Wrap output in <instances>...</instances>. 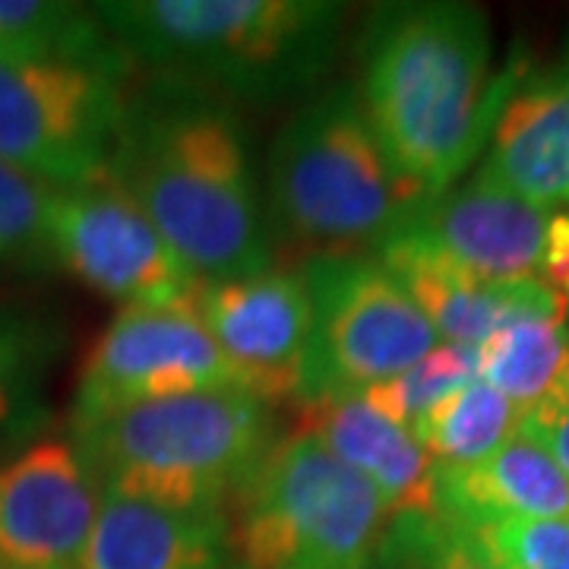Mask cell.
<instances>
[{"label":"cell","mask_w":569,"mask_h":569,"mask_svg":"<svg viewBox=\"0 0 569 569\" xmlns=\"http://www.w3.org/2000/svg\"><path fill=\"white\" fill-rule=\"evenodd\" d=\"M61 346V329L48 317L0 307V443L36 421L44 377Z\"/></svg>","instance_id":"cell-21"},{"label":"cell","mask_w":569,"mask_h":569,"mask_svg":"<svg viewBox=\"0 0 569 569\" xmlns=\"http://www.w3.org/2000/svg\"><path fill=\"white\" fill-rule=\"evenodd\" d=\"M190 305L244 392L269 408L298 402L310 339V301L298 269L272 266L244 279L200 282Z\"/></svg>","instance_id":"cell-11"},{"label":"cell","mask_w":569,"mask_h":569,"mask_svg":"<svg viewBox=\"0 0 569 569\" xmlns=\"http://www.w3.org/2000/svg\"><path fill=\"white\" fill-rule=\"evenodd\" d=\"M130 61L92 54L0 58V162L54 190L111 174Z\"/></svg>","instance_id":"cell-7"},{"label":"cell","mask_w":569,"mask_h":569,"mask_svg":"<svg viewBox=\"0 0 569 569\" xmlns=\"http://www.w3.org/2000/svg\"><path fill=\"white\" fill-rule=\"evenodd\" d=\"M437 503L462 529L509 519H560L569 516V478L548 449L516 430L481 462L437 468Z\"/></svg>","instance_id":"cell-18"},{"label":"cell","mask_w":569,"mask_h":569,"mask_svg":"<svg viewBox=\"0 0 569 569\" xmlns=\"http://www.w3.org/2000/svg\"><path fill=\"white\" fill-rule=\"evenodd\" d=\"M567 323H569V301H567Z\"/></svg>","instance_id":"cell-29"},{"label":"cell","mask_w":569,"mask_h":569,"mask_svg":"<svg viewBox=\"0 0 569 569\" xmlns=\"http://www.w3.org/2000/svg\"><path fill=\"white\" fill-rule=\"evenodd\" d=\"M481 171L545 209L569 203V39L563 51L519 77L500 108Z\"/></svg>","instance_id":"cell-15"},{"label":"cell","mask_w":569,"mask_h":569,"mask_svg":"<svg viewBox=\"0 0 569 569\" xmlns=\"http://www.w3.org/2000/svg\"><path fill=\"white\" fill-rule=\"evenodd\" d=\"M70 443L99 490L228 516L276 443V421L244 389H206L114 411L70 430Z\"/></svg>","instance_id":"cell-4"},{"label":"cell","mask_w":569,"mask_h":569,"mask_svg":"<svg viewBox=\"0 0 569 569\" xmlns=\"http://www.w3.org/2000/svg\"><path fill=\"white\" fill-rule=\"evenodd\" d=\"M54 187L0 162V266L44 260V228Z\"/></svg>","instance_id":"cell-25"},{"label":"cell","mask_w":569,"mask_h":569,"mask_svg":"<svg viewBox=\"0 0 569 569\" xmlns=\"http://www.w3.org/2000/svg\"><path fill=\"white\" fill-rule=\"evenodd\" d=\"M269 212L313 253H377L418 212L351 80L326 86L276 133Z\"/></svg>","instance_id":"cell-5"},{"label":"cell","mask_w":569,"mask_h":569,"mask_svg":"<svg viewBox=\"0 0 569 569\" xmlns=\"http://www.w3.org/2000/svg\"><path fill=\"white\" fill-rule=\"evenodd\" d=\"M92 10L130 67L231 104L317 89L348 17L336 0H118Z\"/></svg>","instance_id":"cell-3"},{"label":"cell","mask_w":569,"mask_h":569,"mask_svg":"<svg viewBox=\"0 0 569 569\" xmlns=\"http://www.w3.org/2000/svg\"><path fill=\"white\" fill-rule=\"evenodd\" d=\"M402 282L411 301L421 307L437 339L447 346L481 348L490 336L526 313H567V301L538 279L485 282L447 263L440 253L411 238L392 234L373 253Z\"/></svg>","instance_id":"cell-14"},{"label":"cell","mask_w":569,"mask_h":569,"mask_svg":"<svg viewBox=\"0 0 569 569\" xmlns=\"http://www.w3.org/2000/svg\"><path fill=\"white\" fill-rule=\"evenodd\" d=\"M392 512L320 437L276 440L238 497L241 569H373Z\"/></svg>","instance_id":"cell-6"},{"label":"cell","mask_w":569,"mask_h":569,"mask_svg":"<svg viewBox=\"0 0 569 569\" xmlns=\"http://www.w3.org/2000/svg\"><path fill=\"white\" fill-rule=\"evenodd\" d=\"M206 389H241V380L193 305L121 307L82 361L70 430Z\"/></svg>","instance_id":"cell-10"},{"label":"cell","mask_w":569,"mask_h":569,"mask_svg":"<svg viewBox=\"0 0 569 569\" xmlns=\"http://www.w3.org/2000/svg\"><path fill=\"white\" fill-rule=\"evenodd\" d=\"M102 490L70 440H32L0 462V569H80Z\"/></svg>","instance_id":"cell-12"},{"label":"cell","mask_w":569,"mask_h":569,"mask_svg":"<svg viewBox=\"0 0 569 569\" xmlns=\"http://www.w3.org/2000/svg\"><path fill=\"white\" fill-rule=\"evenodd\" d=\"M373 569H497L478 538L443 512H399Z\"/></svg>","instance_id":"cell-24"},{"label":"cell","mask_w":569,"mask_h":569,"mask_svg":"<svg viewBox=\"0 0 569 569\" xmlns=\"http://www.w3.org/2000/svg\"><path fill=\"white\" fill-rule=\"evenodd\" d=\"M478 377L519 411V430L538 433L569 408L567 313H526L478 348Z\"/></svg>","instance_id":"cell-19"},{"label":"cell","mask_w":569,"mask_h":569,"mask_svg":"<svg viewBox=\"0 0 569 569\" xmlns=\"http://www.w3.org/2000/svg\"><path fill=\"white\" fill-rule=\"evenodd\" d=\"M224 512H178L102 490L80 569H234Z\"/></svg>","instance_id":"cell-16"},{"label":"cell","mask_w":569,"mask_h":569,"mask_svg":"<svg viewBox=\"0 0 569 569\" xmlns=\"http://www.w3.org/2000/svg\"><path fill=\"white\" fill-rule=\"evenodd\" d=\"M471 380H478V348L440 342L418 365H411L387 383L370 387L361 396L367 406L415 433L433 408L452 392L468 387Z\"/></svg>","instance_id":"cell-23"},{"label":"cell","mask_w":569,"mask_h":569,"mask_svg":"<svg viewBox=\"0 0 569 569\" xmlns=\"http://www.w3.org/2000/svg\"><path fill=\"white\" fill-rule=\"evenodd\" d=\"M553 212L522 200L478 168L475 178L418 206L402 231L475 279L519 282L538 279Z\"/></svg>","instance_id":"cell-13"},{"label":"cell","mask_w":569,"mask_h":569,"mask_svg":"<svg viewBox=\"0 0 569 569\" xmlns=\"http://www.w3.org/2000/svg\"><path fill=\"white\" fill-rule=\"evenodd\" d=\"M519 425V411L507 396L478 377L433 408L415 437L437 468H462L497 452Z\"/></svg>","instance_id":"cell-20"},{"label":"cell","mask_w":569,"mask_h":569,"mask_svg":"<svg viewBox=\"0 0 569 569\" xmlns=\"http://www.w3.org/2000/svg\"><path fill=\"white\" fill-rule=\"evenodd\" d=\"M529 437L548 449L550 456H553V462L563 468L569 478V408L560 418H553L548 427H541L538 433H529Z\"/></svg>","instance_id":"cell-28"},{"label":"cell","mask_w":569,"mask_h":569,"mask_svg":"<svg viewBox=\"0 0 569 569\" xmlns=\"http://www.w3.org/2000/svg\"><path fill=\"white\" fill-rule=\"evenodd\" d=\"M44 260L121 307L190 305L200 279L111 174L54 190Z\"/></svg>","instance_id":"cell-9"},{"label":"cell","mask_w":569,"mask_h":569,"mask_svg":"<svg viewBox=\"0 0 569 569\" xmlns=\"http://www.w3.org/2000/svg\"><path fill=\"white\" fill-rule=\"evenodd\" d=\"M298 276L310 301L301 406L361 396L440 346L421 307L373 253H310Z\"/></svg>","instance_id":"cell-8"},{"label":"cell","mask_w":569,"mask_h":569,"mask_svg":"<svg viewBox=\"0 0 569 569\" xmlns=\"http://www.w3.org/2000/svg\"><path fill=\"white\" fill-rule=\"evenodd\" d=\"M301 430L320 437L332 456H339L348 468L370 481L392 516L440 512L437 466L421 440L367 406L365 396H342L320 406H305Z\"/></svg>","instance_id":"cell-17"},{"label":"cell","mask_w":569,"mask_h":569,"mask_svg":"<svg viewBox=\"0 0 569 569\" xmlns=\"http://www.w3.org/2000/svg\"><path fill=\"white\" fill-rule=\"evenodd\" d=\"M114 48L92 7L58 0H0V58L92 54Z\"/></svg>","instance_id":"cell-22"},{"label":"cell","mask_w":569,"mask_h":569,"mask_svg":"<svg viewBox=\"0 0 569 569\" xmlns=\"http://www.w3.org/2000/svg\"><path fill=\"white\" fill-rule=\"evenodd\" d=\"M516 82V70L493 73L488 13L475 3H380L358 39L355 89L418 206L466 174Z\"/></svg>","instance_id":"cell-1"},{"label":"cell","mask_w":569,"mask_h":569,"mask_svg":"<svg viewBox=\"0 0 569 569\" xmlns=\"http://www.w3.org/2000/svg\"><path fill=\"white\" fill-rule=\"evenodd\" d=\"M111 178L200 282L272 269V222L231 102L149 77L127 92Z\"/></svg>","instance_id":"cell-2"},{"label":"cell","mask_w":569,"mask_h":569,"mask_svg":"<svg viewBox=\"0 0 569 569\" xmlns=\"http://www.w3.org/2000/svg\"><path fill=\"white\" fill-rule=\"evenodd\" d=\"M538 282L548 284L553 295L569 301V212H553L548 228L545 253L538 263Z\"/></svg>","instance_id":"cell-27"},{"label":"cell","mask_w":569,"mask_h":569,"mask_svg":"<svg viewBox=\"0 0 569 569\" xmlns=\"http://www.w3.org/2000/svg\"><path fill=\"white\" fill-rule=\"evenodd\" d=\"M497 569H569V516L468 529Z\"/></svg>","instance_id":"cell-26"}]
</instances>
